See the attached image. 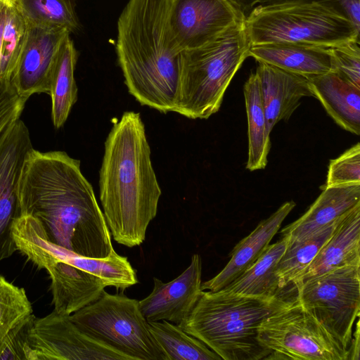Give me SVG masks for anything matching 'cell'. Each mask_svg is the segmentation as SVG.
Listing matches in <instances>:
<instances>
[{
    "label": "cell",
    "instance_id": "cell-20",
    "mask_svg": "<svg viewBox=\"0 0 360 360\" xmlns=\"http://www.w3.org/2000/svg\"><path fill=\"white\" fill-rule=\"evenodd\" d=\"M360 204V184L324 187L321 193L299 219L280 233L288 242L305 239L339 219Z\"/></svg>",
    "mask_w": 360,
    "mask_h": 360
},
{
    "label": "cell",
    "instance_id": "cell-4",
    "mask_svg": "<svg viewBox=\"0 0 360 360\" xmlns=\"http://www.w3.org/2000/svg\"><path fill=\"white\" fill-rule=\"evenodd\" d=\"M288 300L202 290L189 316L178 326L221 359H264L271 351L258 340L259 326Z\"/></svg>",
    "mask_w": 360,
    "mask_h": 360
},
{
    "label": "cell",
    "instance_id": "cell-15",
    "mask_svg": "<svg viewBox=\"0 0 360 360\" xmlns=\"http://www.w3.org/2000/svg\"><path fill=\"white\" fill-rule=\"evenodd\" d=\"M202 260L198 254L191 257L189 266L174 280L164 283L153 278V289L139 301L148 322L167 321L179 325L191 314L202 292Z\"/></svg>",
    "mask_w": 360,
    "mask_h": 360
},
{
    "label": "cell",
    "instance_id": "cell-19",
    "mask_svg": "<svg viewBox=\"0 0 360 360\" xmlns=\"http://www.w3.org/2000/svg\"><path fill=\"white\" fill-rule=\"evenodd\" d=\"M360 265V204L343 215L329 239L293 285L333 269Z\"/></svg>",
    "mask_w": 360,
    "mask_h": 360
},
{
    "label": "cell",
    "instance_id": "cell-1",
    "mask_svg": "<svg viewBox=\"0 0 360 360\" xmlns=\"http://www.w3.org/2000/svg\"><path fill=\"white\" fill-rule=\"evenodd\" d=\"M21 215L37 219L52 243L82 257H108L111 234L80 161L64 151L27 158L20 184Z\"/></svg>",
    "mask_w": 360,
    "mask_h": 360
},
{
    "label": "cell",
    "instance_id": "cell-23",
    "mask_svg": "<svg viewBox=\"0 0 360 360\" xmlns=\"http://www.w3.org/2000/svg\"><path fill=\"white\" fill-rule=\"evenodd\" d=\"M77 60V52L69 35L58 53L49 94L51 98V118L56 129L63 126L77 100L74 75Z\"/></svg>",
    "mask_w": 360,
    "mask_h": 360
},
{
    "label": "cell",
    "instance_id": "cell-6",
    "mask_svg": "<svg viewBox=\"0 0 360 360\" xmlns=\"http://www.w3.org/2000/svg\"><path fill=\"white\" fill-rule=\"evenodd\" d=\"M250 46L302 43L333 47L359 41V31L343 9L309 3L255 8L244 19Z\"/></svg>",
    "mask_w": 360,
    "mask_h": 360
},
{
    "label": "cell",
    "instance_id": "cell-17",
    "mask_svg": "<svg viewBox=\"0 0 360 360\" xmlns=\"http://www.w3.org/2000/svg\"><path fill=\"white\" fill-rule=\"evenodd\" d=\"M295 205L293 200L287 201L268 218L261 221L248 236L235 245L229 253V261L222 270L212 278L202 283V290L218 291L250 268L263 254Z\"/></svg>",
    "mask_w": 360,
    "mask_h": 360
},
{
    "label": "cell",
    "instance_id": "cell-32",
    "mask_svg": "<svg viewBox=\"0 0 360 360\" xmlns=\"http://www.w3.org/2000/svg\"><path fill=\"white\" fill-rule=\"evenodd\" d=\"M335 72L360 88L359 41L331 47Z\"/></svg>",
    "mask_w": 360,
    "mask_h": 360
},
{
    "label": "cell",
    "instance_id": "cell-33",
    "mask_svg": "<svg viewBox=\"0 0 360 360\" xmlns=\"http://www.w3.org/2000/svg\"><path fill=\"white\" fill-rule=\"evenodd\" d=\"M27 100L18 94L10 80L0 79V134L20 118Z\"/></svg>",
    "mask_w": 360,
    "mask_h": 360
},
{
    "label": "cell",
    "instance_id": "cell-9",
    "mask_svg": "<svg viewBox=\"0 0 360 360\" xmlns=\"http://www.w3.org/2000/svg\"><path fill=\"white\" fill-rule=\"evenodd\" d=\"M258 340L271 351L264 359L349 360V350L295 297L261 323Z\"/></svg>",
    "mask_w": 360,
    "mask_h": 360
},
{
    "label": "cell",
    "instance_id": "cell-11",
    "mask_svg": "<svg viewBox=\"0 0 360 360\" xmlns=\"http://www.w3.org/2000/svg\"><path fill=\"white\" fill-rule=\"evenodd\" d=\"M25 360H130L82 331L70 319L53 310L34 315L26 329Z\"/></svg>",
    "mask_w": 360,
    "mask_h": 360
},
{
    "label": "cell",
    "instance_id": "cell-25",
    "mask_svg": "<svg viewBox=\"0 0 360 360\" xmlns=\"http://www.w3.org/2000/svg\"><path fill=\"white\" fill-rule=\"evenodd\" d=\"M340 219L305 239L288 242L275 269L282 292L290 285L294 290V284L329 239Z\"/></svg>",
    "mask_w": 360,
    "mask_h": 360
},
{
    "label": "cell",
    "instance_id": "cell-18",
    "mask_svg": "<svg viewBox=\"0 0 360 360\" xmlns=\"http://www.w3.org/2000/svg\"><path fill=\"white\" fill-rule=\"evenodd\" d=\"M265 63L307 79L335 72L331 47L302 43H274L250 46L248 53Z\"/></svg>",
    "mask_w": 360,
    "mask_h": 360
},
{
    "label": "cell",
    "instance_id": "cell-28",
    "mask_svg": "<svg viewBox=\"0 0 360 360\" xmlns=\"http://www.w3.org/2000/svg\"><path fill=\"white\" fill-rule=\"evenodd\" d=\"M28 26L60 28L70 33L79 28L72 0H15Z\"/></svg>",
    "mask_w": 360,
    "mask_h": 360
},
{
    "label": "cell",
    "instance_id": "cell-30",
    "mask_svg": "<svg viewBox=\"0 0 360 360\" xmlns=\"http://www.w3.org/2000/svg\"><path fill=\"white\" fill-rule=\"evenodd\" d=\"M28 28V24L15 0L3 31L0 52V79L10 80L25 45Z\"/></svg>",
    "mask_w": 360,
    "mask_h": 360
},
{
    "label": "cell",
    "instance_id": "cell-14",
    "mask_svg": "<svg viewBox=\"0 0 360 360\" xmlns=\"http://www.w3.org/2000/svg\"><path fill=\"white\" fill-rule=\"evenodd\" d=\"M70 32L65 29L29 26L27 39L10 81L27 99L34 94H49L55 63Z\"/></svg>",
    "mask_w": 360,
    "mask_h": 360
},
{
    "label": "cell",
    "instance_id": "cell-16",
    "mask_svg": "<svg viewBox=\"0 0 360 360\" xmlns=\"http://www.w3.org/2000/svg\"><path fill=\"white\" fill-rule=\"evenodd\" d=\"M258 77L269 131L280 121L287 122L305 96H314L308 79L274 65L259 63Z\"/></svg>",
    "mask_w": 360,
    "mask_h": 360
},
{
    "label": "cell",
    "instance_id": "cell-12",
    "mask_svg": "<svg viewBox=\"0 0 360 360\" xmlns=\"http://www.w3.org/2000/svg\"><path fill=\"white\" fill-rule=\"evenodd\" d=\"M244 19L230 0H171L169 36L179 53L199 48Z\"/></svg>",
    "mask_w": 360,
    "mask_h": 360
},
{
    "label": "cell",
    "instance_id": "cell-35",
    "mask_svg": "<svg viewBox=\"0 0 360 360\" xmlns=\"http://www.w3.org/2000/svg\"><path fill=\"white\" fill-rule=\"evenodd\" d=\"M30 320L11 333L0 354V360H25L24 347L26 329Z\"/></svg>",
    "mask_w": 360,
    "mask_h": 360
},
{
    "label": "cell",
    "instance_id": "cell-27",
    "mask_svg": "<svg viewBox=\"0 0 360 360\" xmlns=\"http://www.w3.org/2000/svg\"><path fill=\"white\" fill-rule=\"evenodd\" d=\"M59 250L68 262L100 278L107 286L124 290L139 282L127 257L118 255L114 248L108 257L103 258L82 257L60 246Z\"/></svg>",
    "mask_w": 360,
    "mask_h": 360
},
{
    "label": "cell",
    "instance_id": "cell-13",
    "mask_svg": "<svg viewBox=\"0 0 360 360\" xmlns=\"http://www.w3.org/2000/svg\"><path fill=\"white\" fill-rule=\"evenodd\" d=\"M33 149L29 130L20 118L0 134V261L18 250L13 226L21 216L20 184Z\"/></svg>",
    "mask_w": 360,
    "mask_h": 360
},
{
    "label": "cell",
    "instance_id": "cell-24",
    "mask_svg": "<svg viewBox=\"0 0 360 360\" xmlns=\"http://www.w3.org/2000/svg\"><path fill=\"white\" fill-rule=\"evenodd\" d=\"M248 119V157L246 169L250 171L264 169L271 148L259 84L255 72L250 75L243 86Z\"/></svg>",
    "mask_w": 360,
    "mask_h": 360
},
{
    "label": "cell",
    "instance_id": "cell-22",
    "mask_svg": "<svg viewBox=\"0 0 360 360\" xmlns=\"http://www.w3.org/2000/svg\"><path fill=\"white\" fill-rule=\"evenodd\" d=\"M288 238L269 244L259 258L240 276L219 290L226 292L257 297L281 296L275 269L288 245Z\"/></svg>",
    "mask_w": 360,
    "mask_h": 360
},
{
    "label": "cell",
    "instance_id": "cell-5",
    "mask_svg": "<svg viewBox=\"0 0 360 360\" xmlns=\"http://www.w3.org/2000/svg\"><path fill=\"white\" fill-rule=\"evenodd\" d=\"M250 48L242 19L213 41L183 51L174 112L189 119H207L216 113Z\"/></svg>",
    "mask_w": 360,
    "mask_h": 360
},
{
    "label": "cell",
    "instance_id": "cell-29",
    "mask_svg": "<svg viewBox=\"0 0 360 360\" xmlns=\"http://www.w3.org/2000/svg\"><path fill=\"white\" fill-rule=\"evenodd\" d=\"M32 315V307L25 289L0 275V354L11 333Z\"/></svg>",
    "mask_w": 360,
    "mask_h": 360
},
{
    "label": "cell",
    "instance_id": "cell-26",
    "mask_svg": "<svg viewBox=\"0 0 360 360\" xmlns=\"http://www.w3.org/2000/svg\"><path fill=\"white\" fill-rule=\"evenodd\" d=\"M153 337L167 360H221V358L200 340L178 325L167 321L148 322Z\"/></svg>",
    "mask_w": 360,
    "mask_h": 360
},
{
    "label": "cell",
    "instance_id": "cell-37",
    "mask_svg": "<svg viewBox=\"0 0 360 360\" xmlns=\"http://www.w3.org/2000/svg\"><path fill=\"white\" fill-rule=\"evenodd\" d=\"M15 0H0V52L4 25Z\"/></svg>",
    "mask_w": 360,
    "mask_h": 360
},
{
    "label": "cell",
    "instance_id": "cell-3",
    "mask_svg": "<svg viewBox=\"0 0 360 360\" xmlns=\"http://www.w3.org/2000/svg\"><path fill=\"white\" fill-rule=\"evenodd\" d=\"M171 0H129L117 21L116 51L129 93L142 105L174 112L181 53L168 30Z\"/></svg>",
    "mask_w": 360,
    "mask_h": 360
},
{
    "label": "cell",
    "instance_id": "cell-21",
    "mask_svg": "<svg viewBox=\"0 0 360 360\" xmlns=\"http://www.w3.org/2000/svg\"><path fill=\"white\" fill-rule=\"evenodd\" d=\"M313 95L342 129L360 134V88L331 72L308 79Z\"/></svg>",
    "mask_w": 360,
    "mask_h": 360
},
{
    "label": "cell",
    "instance_id": "cell-34",
    "mask_svg": "<svg viewBox=\"0 0 360 360\" xmlns=\"http://www.w3.org/2000/svg\"><path fill=\"white\" fill-rule=\"evenodd\" d=\"M245 19L255 8L274 7L296 4L319 3L333 4L343 9L345 0H230ZM344 11V10H343ZM345 12V11H344Z\"/></svg>",
    "mask_w": 360,
    "mask_h": 360
},
{
    "label": "cell",
    "instance_id": "cell-2",
    "mask_svg": "<svg viewBox=\"0 0 360 360\" xmlns=\"http://www.w3.org/2000/svg\"><path fill=\"white\" fill-rule=\"evenodd\" d=\"M100 200L113 239L129 248L146 239L161 196L139 112H124L105 141L99 171Z\"/></svg>",
    "mask_w": 360,
    "mask_h": 360
},
{
    "label": "cell",
    "instance_id": "cell-7",
    "mask_svg": "<svg viewBox=\"0 0 360 360\" xmlns=\"http://www.w3.org/2000/svg\"><path fill=\"white\" fill-rule=\"evenodd\" d=\"M13 235L17 250L49 274L52 303L58 314L71 315L98 300L104 291L106 283L68 262L32 216L21 215L13 224Z\"/></svg>",
    "mask_w": 360,
    "mask_h": 360
},
{
    "label": "cell",
    "instance_id": "cell-8",
    "mask_svg": "<svg viewBox=\"0 0 360 360\" xmlns=\"http://www.w3.org/2000/svg\"><path fill=\"white\" fill-rule=\"evenodd\" d=\"M70 316L85 333L130 360H167L137 300L104 290L98 300Z\"/></svg>",
    "mask_w": 360,
    "mask_h": 360
},
{
    "label": "cell",
    "instance_id": "cell-36",
    "mask_svg": "<svg viewBox=\"0 0 360 360\" xmlns=\"http://www.w3.org/2000/svg\"><path fill=\"white\" fill-rule=\"evenodd\" d=\"M359 319L358 318L354 338H352L351 344L349 348V359L359 360Z\"/></svg>",
    "mask_w": 360,
    "mask_h": 360
},
{
    "label": "cell",
    "instance_id": "cell-31",
    "mask_svg": "<svg viewBox=\"0 0 360 360\" xmlns=\"http://www.w3.org/2000/svg\"><path fill=\"white\" fill-rule=\"evenodd\" d=\"M360 184V143H357L329 163L324 187Z\"/></svg>",
    "mask_w": 360,
    "mask_h": 360
},
{
    "label": "cell",
    "instance_id": "cell-10",
    "mask_svg": "<svg viewBox=\"0 0 360 360\" xmlns=\"http://www.w3.org/2000/svg\"><path fill=\"white\" fill-rule=\"evenodd\" d=\"M295 297L349 350L360 314V265L333 269L295 287Z\"/></svg>",
    "mask_w": 360,
    "mask_h": 360
}]
</instances>
